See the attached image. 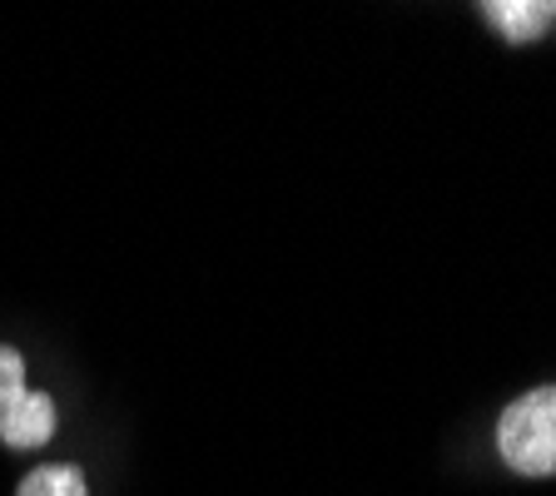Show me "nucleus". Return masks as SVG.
Here are the masks:
<instances>
[{
  "mask_svg": "<svg viewBox=\"0 0 556 496\" xmlns=\"http://www.w3.org/2000/svg\"><path fill=\"white\" fill-rule=\"evenodd\" d=\"M497 452L521 476H556V382L521 393L502 412Z\"/></svg>",
  "mask_w": 556,
  "mask_h": 496,
  "instance_id": "nucleus-1",
  "label": "nucleus"
},
{
  "mask_svg": "<svg viewBox=\"0 0 556 496\" xmlns=\"http://www.w3.org/2000/svg\"><path fill=\"white\" fill-rule=\"evenodd\" d=\"M55 437V403L25 387V358L0 343V442L15 452H35Z\"/></svg>",
  "mask_w": 556,
  "mask_h": 496,
  "instance_id": "nucleus-2",
  "label": "nucleus"
},
{
  "mask_svg": "<svg viewBox=\"0 0 556 496\" xmlns=\"http://www.w3.org/2000/svg\"><path fill=\"white\" fill-rule=\"evenodd\" d=\"M482 21L492 30H502L507 40L527 46V40H542L556 25V0H486Z\"/></svg>",
  "mask_w": 556,
  "mask_h": 496,
  "instance_id": "nucleus-3",
  "label": "nucleus"
},
{
  "mask_svg": "<svg viewBox=\"0 0 556 496\" xmlns=\"http://www.w3.org/2000/svg\"><path fill=\"white\" fill-rule=\"evenodd\" d=\"M15 496H90V486H85L80 467H70V462H46V467H35L30 476L21 482V492Z\"/></svg>",
  "mask_w": 556,
  "mask_h": 496,
  "instance_id": "nucleus-4",
  "label": "nucleus"
}]
</instances>
